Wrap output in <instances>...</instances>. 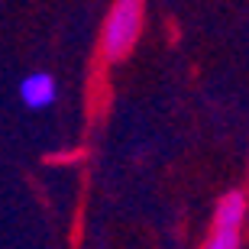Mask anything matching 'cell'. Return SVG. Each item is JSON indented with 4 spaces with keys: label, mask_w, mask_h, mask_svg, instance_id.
<instances>
[{
    "label": "cell",
    "mask_w": 249,
    "mask_h": 249,
    "mask_svg": "<svg viewBox=\"0 0 249 249\" xmlns=\"http://www.w3.org/2000/svg\"><path fill=\"white\" fill-rule=\"evenodd\" d=\"M142 13H146V0H113L101 33V55L107 62H123L133 52L142 33Z\"/></svg>",
    "instance_id": "6da1fadb"
},
{
    "label": "cell",
    "mask_w": 249,
    "mask_h": 249,
    "mask_svg": "<svg viewBox=\"0 0 249 249\" xmlns=\"http://www.w3.org/2000/svg\"><path fill=\"white\" fill-rule=\"evenodd\" d=\"M246 191H230L217 201V213H213L211 233L204 249H240L243 246V223H246Z\"/></svg>",
    "instance_id": "7a4b0ae2"
},
{
    "label": "cell",
    "mask_w": 249,
    "mask_h": 249,
    "mask_svg": "<svg viewBox=\"0 0 249 249\" xmlns=\"http://www.w3.org/2000/svg\"><path fill=\"white\" fill-rule=\"evenodd\" d=\"M19 101L26 104L29 110H46L55 104V78L46 71L26 74L23 84H19Z\"/></svg>",
    "instance_id": "3957f363"
}]
</instances>
